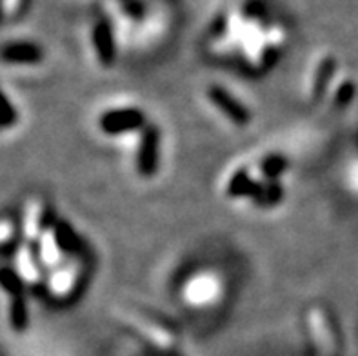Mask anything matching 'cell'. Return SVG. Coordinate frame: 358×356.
Masks as SVG:
<instances>
[{
  "label": "cell",
  "instance_id": "cell-1",
  "mask_svg": "<svg viewBox=\"0 0 358 356\" xmlns=\"http://www.w3.org/2000/svg\"><path fill=\"white\" fill-rule=\"evenodd\" d=\"M286 29L280 24H268L257 4L233 6L222 20V31L215 45L220 51L242 50L253 66H260L266 55L286 42Z\"/></svg>",
  "mask_w": 358,
  "mask_h": 356
},
{
  "label": "cell",
  "instance_id": "cell-2",
  "mask_svg": "<svg viewBox=\"0 0 358 356\" xmlns=\"http://www.w3.org/2000/svg\"><path fill=\"white\" fill-rule=\"evenodd\" d=\"M44 60V51L36 42L15 38L0 44V64L2 66H36Z\"/></svg>",
  "mask_w": 358,
  "mask_h": 356
},
{
  "label": "cell",
  "instance_id": "cell-3",
  "mask_svg": "<svg viewBox=\"0 0 358 356\" xmlns=\"http://www.w3.org/2000/svg\"><path fill=\"white\" fill-rule=\"evenodd\" d=\"M222 293V284L211 273H202L189 280L184 287V298L191 306H209Z\"/></svg>",
  "mask_w": 358,
  "mask_h": 356
},
{
  "label": "cell",
  "instance_id": "cell-4",
  "mask_svg": "<svg viewBox=\"0 0 358 356\" xmlns=\"http://www.w3.org/2000/svg\"><path fill=\"white\" fill-rule=\"evenodd\" d=\"M78 278H80V264L77 260L66 262L62 266L51 269V275L45 280V287L51 297L62 300L75 291Z\"/></svg>",
  "mask_w": 358,
  "mask_h": 356
},
{
  "label": "cell",
  "instance_id": "cell-5",
  "mask_svg": "<svg viewBox=\"0 0 358 356\" xmlns=\"http://www.w3.org/2000/svg\"><path fill=\"white\" fill-rule=\"evenodd\" d=\"M45 218V202L41 197H31L24 204L22 217H20V235L24 236V242L33 243L38 242L48 227L44 226Z\"/></svg>",
  "mask_w": 358,
  "mask_h": 356
},
{
  "label": "cell",
  "instance_id": "cell-6",
  "mask_svg": "<svg viewBox=\"0 0 358 356\" xmlns=\"http://www.w3.org/2000/svg\"><path fill=\"white\" fill-rule=\"evenodd\" d=\"M42 264L41 258L33 251L31 243L22 242L15 251L13 269L26 285H36L42 282Z\"/></svg>",
  "mask_w": 358,
  "mask_h": 356
},
{
  "label": "cell",
  "instance_id": "cell-7",
  "mask_svg": "<svg viewBox=\"0 0 358 356\" xmlns=\"http://www.w3.org/2000/svg\"><path fill=\"white\" fill-rule=\"evenodd\" d=\"M22 124V109L11 95L4 82L0 80V138H6Z\"/></svg>",
  "mask_w": 358,
  "mask_h": 356
},
{
  "label": "cell",
  "instance_id": "cell-8",
  "mask_svg": "<svg viewBox=\"0 0 358 356\" xmlns=\"http://www.w3.org/2000/svg\"><path fill=\"white\" fill-rule=\"evenodd\" d=\"M36 248H38L36 249V255L41 258V264L44 267H48V269H55V267H59L64 264V248L62 243H60L55 226L48 227L42 233Z\"/></svg>",
  "mask_w": 358,
  "mask_h": 356
},
{
  "label": "cell",
  "instance_id": "cell-9",
  "mask_svg": "<svg viewBox=\"0 0 358 356\" xmlns=\"http://www.w3.org/2000/svg\"><path fill=\"white\" fill-rule=\"evenodd\" d=\"M309 327H311V334H313V340L320 353L331 356L335 351V339H333L331 327L327 324V318L322 309L309 311Z\"/></svg>",
  "mask_w": 358,
  "mask_h": 356
},
{
  "label": "cell",
  "instance_id": "cell-10",
  "mask_svg": "<svg viewBox=\"0 0 358 356\" xmlns=\"http://www.w3.org/2000/svg\"><path fill=\"white\" fill-rule=\"evenodd\" d=\"M157 148H159V135L155 129H145L138 148V158H136V167L141 169L142 175H153L157 167Z\"/></svg>",
  "mask_w": 358,
  "mask_h": 356
},
{
  "label": "cell",
  "instance_id": "cell-11",
  "mask_svg": "<svg viewBox=\"0 0 358 356\" xmlns=\"http://www.w3.org/2000/svg\"><path fill=\"white\" fill-rule=\"evenodd\" d=\"M208 97L218 109H222L224 113L231 118L233 122H236V124H245L248 118H250V115H248L244 106L238 104L231 95H227L226 91L220 90V87H209Z\"/></svg>",
  "mask_w": 358,
  "mask_h": 356
},
{
  "label": "cell",
  "instance_id": "cell-12",
  "mask_svg": "<svg viewBox=\"0 0 358 356\" xmlns=\"http://www.w3.org/2000/svg\"><path fill=\"white\" fill-rule=\"evenodd\" d=\"M102 127L109 133H120V131H129L136 129L144 124V117L141 111H115L109 113L102 118Z\"/></svg>",
  "mask_w": 358,
  "mask_h": 356
},
{
  "label": "cell",
  "instance_id": "cell-13",
  "mask_svg": "<svg viewBox=\"0 0 358 356\" xmlns=\"http://www.w3.org/2000/svg\"><path fill=\"white\" fill-rule=\"evenodd\" d=\"M131 322L135 324V327H138V329H141L142 333L151 340V342H155L157 346H160V348H169V346L173 343L171 334L166 333V331H164L162 327H159V325L138 320V316H133Z\"/></svg>",
  "mask_w": 358,
  "mask_h": 356
},
{
  "label": "cell",
  "instance_id": "cell-14",
  "mask_svg": "<svg viewBox=\"0 0 358 356\" xmlns=\"http://www.w3.org/2000/svg\"><path fill=\"white\" fill-rule=\"evenodd\" d=\"M260 185L248 176V173H238L227 184V193L233 197H255Z\"/></svg>",
  "mask_w": 358,
  "mask_h": 356
},
{
  "label": "cell",
  "instance_id": "cell-15",
  "mask_svg": "<svg viewBox=\"0 0 358 356\" xmlns=\"http://www.w3.org/2000/svg\"><path fill=\"white\" fill-rule=\"evenodd\" d=\"M20 233V224L15 222L11 217H0V251L11 248L17 242V236Z\"/></svg>",
  "mask_w": 358,
  "mask_h": 356
},
{
  "label": "cell",
  "instance_id": "cell-16",
  "mask_svg": "<svg viewBox=\"0 0 358 356\" xmlns=\"http://www.w3.org/2000/svg\"><path fill=\"white\" fill-rule=\"evenodd\" d=\"M255 200L262 206H271V204H277L282 199V190L278 184H264L260 185L257 194L253 197Z\"/></svg>",
  "mask_w": 358,
  "mask_h": 356
},
{
  "label": "cell",
  "instance_id": "cell-17",
  "mask_svg": "<svg viewBox=\"0 0 358 356\" xmlns=\"http://www.w3.org/2000/svg\"><path fill=\"white\" fill-rule=\"evenodd\" d=\"M29 0H2V20H13L24 13Z\"/></svg>",
  "mask_w": 358,
  "mask_h": 356
},
{
  "label": "cell",
  "instance_id": "cell-18",
  "mask_svg": "<svg viewBox=\"0 0 358 356\" xmlns=\"http://www.w3.org/2000/svg\"><path fill=\"white\" fill-rule=\"evenodd\" d=\"M0 22H4V20H2V0H0Z\"/></svg>",
  "mask_w": 358,
  "mask_h": 356
}]
</instances>
